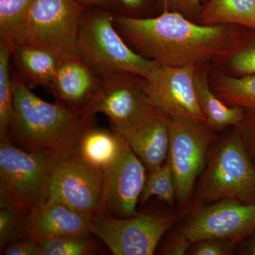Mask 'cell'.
Returning a JSON list of instances; mask_svg holds the SVG:
<instances>
[{"label":"cell","instance_id":"cell-5","mask_svg":"<svg viewBox=\"0 0 255 255\" xmlns=\"http://www.w3.org/2000/svg\"><path fill=\"white\" fill-rule=\"evenodd\" d=\"M114 13L87 9L78 39V53L100 78L121 73L150 78L157 63L128 45L114 23Z\"/></svg>","mask_w":255,"mask_h":255},{"label":"cell","instance_id":"cell-28","mask_svg":"<svg viewBox=\"0 0 255 255\" xmlns=\"http://www.w3.org/2000/svg\"><path fill=\"white\" fill-rule=\"evenodd\" d=\"M237 246L228 240L209 238L193 243L187 255H231Z\"/></svg>","mask_w":255,"mask_h":255},{"label":"cell","instance_id":"cell-2","mask_svg":"<svg viewBox=\"0 0 255 255\" xmlns=\"http://www.w3.org/2000/svg\"><path fill=\"white\" fill-rule=\"evenodd\" d=\"M11 70L14 110L7 136L13 144L23 150L52 155L76 148L82 137L96 127L95 116L42 100Z\"/></svg>","mask_w":255,"mask_h":255},{"label":"cell","instance_id":"cell-30","mask_svg":"<svg viewBox=\"0 0 255 255\" xmlns=\"http://www.w3.org/2000/svg\"><path fill=\"white\" fill-rule=\"evenodd\" d=\"M236 129L255 165V110H246V117Z\"/></svg>","mask_w":255,"mask_h":255},{"label":"cell","instance_id":"cell-32","mask_svg":"<svg viewBox=\"0 0 255 255\" xmlns=\"http://www.w3.org/2000/svg\"><path fill=\"white\" fill-rule=\"evenodd\" d=\"M1 255H39V242L28 237L19 238L6 246Z\"/></svg>","mask_w":255,"mask_h":255},{"label":"cell","instance_id":"cell-21","mask_svg":"<svg viewBox=\"0 0 255 255\" xmlns=\"http://www.w3.org/2000/svg\"><path fill=\"white\" fill-rule=\"evenodd\" d=\"M211 77L213 91L226 105L255 110V75L238 77L213 70Z\"/></svg>","mask_w":255,"mask_h":255},{"label":"cell","instance_id":"cell-7","mask_svg":"<svg viewBox=\"0 0 255 255\" xmlns=\"http://www.w3.org/2000/svg\"><path fill=\"white\" fill-rule=\"evenodd\" d=\"M169 127L167 159L174 176L178 204L184 211L192 200L196 180L205 169L209 150L218 135L206 124L189 119L169 118Z\"/></svg>","mask_w":255,"mask_h":255},{"label":"cell","instance_id":"cell-11","mask_svg":"<svg viewBox=\"0 0 255 255\" xmlns=\"http://www.w3.org/2000/svg\"><path fill=\"white\" fill-rule=\"evenodd\" d=\"M100 80V90L86 112L93 116L105 114L113 128L133 127L157 110L146 93L145 78L121 73Z\"/></svg>","mask_w":255,"mask_h":255},{"label":"cell","instance_id":"cell-18","mask_svg":"<svg viewBox=\"0 0 255 255\" xmlns=\"http://www.w3.org/2000/svg\"><path fill=\"white\" fill-rule=\"evenodd\" d=\"M10 50L11 59L23 78L30 84L50 92L60 56L49 50L28 46H16Z\"/></svg>","mask_w":255,"mask_h":255},{"label":"cell","instance_id":"cell-34","mask_svg":"<svg viewBox=\"0 0 255 255\" xmlns=\"http://www.w3.org/2000/svg\"><path fill=\"white\" fill-rule=\"evenodd\" d=\"M86 9H99L110 11L114 14H120V5L118 0H77Z\"/></svg>","mask_w":255,"mask_h":255},{"label":"cell","instance_id":"cell-33","mask_svg":"<svg viewBox=\"0 0 255 255\" xmlns=\"http://www.w3.org/2000/svg\"><path fill=\"white\" fill-rule=\"evenodd\" d=\"M121 14L132 17H145L144 14L150 9L153 0H118Z\"/></svg>","mask_w":255,"mask_h":255},{"label":"cell","instance_id":"cell-1","mask_svg":"<svg viewBox=\"0 0 255 255\" xmlns=\"http://www.w3.org/2000/svg\"><path fill=\"white\" fill-rule=\"evenodd\" d=\"M114 23L134 51L166 66L205 65L225 58L241 39L236 26L203 25L173 11L152 17L114 14Z\"/></svg>","mask_w":255,"mask_h":255},{"label":"cell","instance_id":"cell-25","mask_svg":"<svg viewBox=\"0 0 255 255\" xmlns=\"http://www.w3.org/2000/svg\"><path fill=\"white\" fill-rule=\"evenodd\" d=\"M225 58L234 76L255 75V37L241 39Z\"/></svg>","mask_w":255,"mask_h":255},{"label":"cell","instance_id":"cell-27","mask_svg":"<svg viewBox=\"0 0 255 255\" xmlns=\"http://www.w3.org/2000/svg\"><path fill=\"white\" fill-rule=\"evenodd\" d=\"M33 0H0V34L6 33L21 19Z\"/></svg>","mask_w":255,"mask_h":255},{"label":"cell","instance_id":"cell-26","mask_svg":"<svg viewBox=\"0 0 255 255\" xmlns=\"http://www.w3.org/2000/svg\"><path fill=\"white\" fill-rule=\"evenodd\" d=\"M26 214L13 206L0 204V249L25 236Z\"/></svg>","mask_w":255,"mask_h":255},{"label":"cell","instance_id":"cell-17","mask_svg":"<svg viewBox=\"0 0 255 255\" xmlns=\"http://www.w3.org/2000/svg\"><path fill=\"white\" fill-rule=\"evenodd\" d=\"M208 64L200 65L194 75V87L201 111L211 129L222 130L226 127H237L246 117V110L239 107H230L220 100L211 88L209 80Z\"/></svg>","mask_w":255,"mask_h":255},{"label":"cell","instance_id":"cell-6","mask_svg":"<svg viewBox=\"0 0 255 255\" xmlns=\"http://www.w3.org/2000/svg\"><path fill=\"white\" fill-rule=\"evenodd\" d=\"M54 155L0 138V204L28 214L48 199Z\"/></svg>","mask_w":255,"mask_h":255},{"label":"cell","instance_id":"cell-12","mask_svg":"<svg viewBox=\"0 0 255 255\" xmlns=\"http://www.w3.org/2000/svg\"><path fill=\"white\" fill-rule=\"evenodd\" d=\"M198 67L166 66L157 63L150 78L145 79V92L152 105L170 118L189 119L207 125L194 87Z\"/></svg>","mask_w":255,"mask_h":255},{"label":"cell","instance_id":"cell-35","mask_svg":"<svg viewBox=\"0 0 255 255\" xmlns=\"http://www.w3.org/2000/svg\"><path fill=\"white\" fill-rule=\"evenodd\" d=\"M238 246L241 255H255V231Z\"/></svg>","mask_w":255,"mask_h":255},{"label":"cell","instance_id":"cell-24","mask_svg":"<svg viewBox=\"0 0 255 255\" xmlns=\"http://www.w3.org/2000/svg\"><path fill=\"white\" fill-rule=\"evenodd\" d=\"M87 236H68L39 242V255H85L97 248Z\"/></svg>","mask_w":255,"mask_h":255},{"label":"cell","instance_id":"cell-29","mask_svg":"<svg viewBox=\"0 0 255 255\" xmlns=\"http://www.w3.org/2000/svg\"><path fill=\"white\" fill-rule=\"evenodd\" d=\"M162 11H173L192 19L199 18L207 0H157Z\"/></svg>","mask_w":255,"mask_h":255},{"label":"cell","instance_id":"cell-23","mask_svg":"<svg viewBox=\"0 0 255 255\" xmlns=\"http://www.w3.org/2000/svg\"><path fill=\"white\" fill-rule=\"evenodd\" d=\"M149 173L140 196V202L144 204L151 196H156L168 205H174L177 195L174 176L168 160L167 159L159 168Z\"/></svg>","mask_w":255,"mask_h":255},{"label":"cell","instance_id":"cell-20","mask_svg":"<svg viewBox=\"0 0 255 255\" xmlns=\"http://www.w3.org/2000/svg\"><path fill=\"white\" fill-rule=\"evenodd\" d=\"M122 143V139L113 130L95 127L82 137L77 150L87 162L105 171L118 158Z\"/></svg>","mask_w":255,"mask_h":255},{"label":"cell","instance_id":"cell-3","mask_svg":"<svg viewBox=\"0 0 255 255\" xmlns=\"http://www.w3.org/2000/svg\"><path fill=\"white\" fill-rule=\"evenodd\" d=\"M86 8L77 0H33L21 19L0 34L11 49L36 47L59 56L78 53L79 31Z\"/></svg>","mask_w":255,"mask_h":255},{"label":"cell","instance_id":"cell-16","mask_svg":"<svg viewBox=\"0 0 255 255\" xmlns=\"http://www.w3.org/2000/svg\"><path fill=\"white\" fill-rule=\"evenodd\" d=\"M169 118L156 110L148 118L127 128H113L142 163L152 172L165 162L169 146Z\"/></svg>","mask_w":255,"mask_h":255},{"label":"cell","instance_id":"cell-9","mask_svg":"<svg viewBox=\"0 0 255 255\" xmlns=\"http://www.w3.org/2000/svg\"><path fill=\"white\" fill-rule=\"evenodd\" d=\"M178 219L176 214H137L129 218L101 215L92 219L93 235L114 255H152Z\"/></svg>","mask_w":255,"mask_h":255},{"label":"cell","instance_id":"cell-31","mask_svg":"<svg viewBox=\"0 0 255 255\" xmlns=\"http://www.w3.org/2000/svg\"><path fill=\"white\" fill-rule=\"evenodd\" d=\"M193 243L187 238L179 228L172 233L162 251V255H187Z\"/></svg>","mask_w":255,"mask_h":255},{"label":"cell","instance_id":"cell-13","mask_svg":"<svg viewBox=\"0 0 255 255\" xmlns=\"http://www.w3.org/2000/svg\"><path fill=\"white\" fill-rule=\"evenodd\" d=\"M145 169L123 140L118 158L105 171L103 215L129 218L139 214L136 206L147 179Z\"/></svg>","mask_w":255,"mask_h":255},{"label":"cell","instance_id":"cell-14","mask_svg":"<svg viewBox=\"0 0 255 255\" xmlns=\"http://www.w3.org/2000/svg\"><path fill=\"white\" fill-rule=\"evenodd\" d=\"M101 80L77 53L60 57L50 93L57 103L86 112L100 90Z\"/></svg>","mask_w":255,"mask_h":255},{"label":"cell","instance_id":"cell-15","mask_svg":"<svg viewBox=\"0 0 255 255\" xmlns=\"http://www.w3.org/2000/svg\"><path fill=\"white\" fill-rule=\"evenodd\" d=\"M91 218L58 201L47 200L26 215L24 237L38 242L93 234Z\"/></svg>","mask_w":255,"mask_h":255},{"label":"cell","instance_id":"cell-10","mask_svg":"<svg viewBox=\"0 0 255 255\" xmlns=\"http://www.w3.org/2000/svg\"><path fill=\"white\" fill-rule=\"evenodd\" d=\"M184 216L180 229L193 243L218 238L238 246L255 231V204L222 199L194 208Z\"/></svg>","mask_w":255,"mask_h":255},{"label":"cell","instance_id":"cell-4","mask_svg":"<svg viewBox=\"0 0 255 255\" xmlns=\"http://www.w3.org/2000/svg\"><path fill=\"white\" fill-rule=\"evenodd\" d=\"M189 210L222 199L255 204V165L237 129L212 146Z\"/></svg>","mask_w":255,"mask_h":255},{"label":"cell","instance_id":"cell-8","mask_svg":"<svg viewBox=\"0 0 255 255\" xmlns=\"http://www.w3.org/2000/svg\"><path fill=\"white\" fill-rule=\"evenodd\" d=\"M105 171L82 158L76 148L54 155L48 199L93 219L103 215Z\"/></svg>","mask_w":255,"mask_h":255},{"label":"cell","instance_id":"cell-22","mask_svg":"<svg viewBox=\"0 0 255 255\" xmlns=\"http://www.w3.org/2000/svg\"><path fill=\"white\" fill-rule=\"evenodd\" d=\"M11 59V50L0 43V138L7 135L14 110V85Z\"/></svg>","mask_w":255,"mask_h":255},{"label":"cell","instance_id":"cell-19","mask_svg":"<svg viewBox=\"0 0 255 255\" xmlns=\"http://www.w3.org/2000/svg\"><path fill=\"white\" fill-rule=\"evenodd\" d=\"M198 21L207 26L233 25L255 31V0H207Z\"/></svg>","mask_w":255,"mask_h":255}]
</instances>
